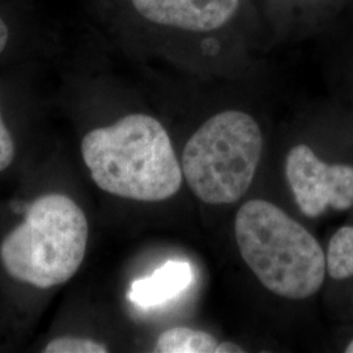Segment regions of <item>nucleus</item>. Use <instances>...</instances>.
Returning <instances> with one entry per match:
<instances>
[{"label": "nucleus", "mask_w": 353, "mask_h": 353, "mask_svg": "<svg viewBox=\"0 0 353 353\" xmlns=\"http://www.w3.org/2000/svg\"><path fill=\"white\" fill-rule=\"evenodd\" d=\"M328 276L334 280L353 278V225L339 228L328 242Z\"/></svg>", "instance_id": "nucleus-9"}, {"label": "nucleus", "mask_w": 353, "mask_h": 353, "mask_svg": "<svg viewBox=\"0 0 353 353\" xmlns=\"http://www.w3.org/2000/svg\"><path fill=\"white\" fill-rule=\"evenodd\" d=\"M14 157V144L12 137L4 125L1 112H0V172L6 170L10 165L12 164Z\"/></svg>", "instance_id": "nucleus-11"}, {"label": "nucleus", "mask_w": 353, "mask_h": 353, "mask_svg": "<svg viewBox=\"0 0 353 353\" xmlns=\"http://www.w3.org/2000/svg\"><path fill=\"white\" fill-rule=\"evenodd\" d=\"M243 348L232 343V341H224V343H220L217 344L216 347V351L214 353H243Z\"/></svg>", "instance_id": "nucleus-12"}, {"label": "nucleus", "mask_w": 353, "mask_h": 353, "mask_svg": "<svg viewBox=\"0 0 353 353\" xmlns=\"http://www.w3.org/2000/svg\"><path fill=\"white\" fill-rule=\"evenodd\" d=\"M88 221L83 210L62 194L39 196L26 220L0 245V259L13 279L41 290L72 278L84 261Z\"/></svg>", "instance_id": "nucleus-3"}, {"label": "nucleus", "mask_w": 353, "mask_h": 353, "mask_svg": "<svg viewBox=\"0 0 353 353\" xmlns=\"http://www.w3.org/2000/svg\"><path fill=\"white\" fill-rule=\"evenodd\" d=\"M344 352L347 353H353V339L350 341L348 344H347V347H345V350H344Z\"/></svg>", "instance_id": "nucleus-14"}, {"label": "nucleus", "mask_w": 353, "mask_h": 353, "mask_svg": "<svg viewBox=\"0 0 353 353\" xmlns=\"http://www.w3.org/2000/svg\"><path fill=\"white\" fill-rule=\"evenodd\" d=\"M234 233L242 259L274 294L305 300L322 288L326 252L306 228L274 203L254 199L242 204Z\"/></svg>", "instance_id": "nucleus-2"}, {"label": "nucleus", "mask_w": 353, "mask_h": 353, "mask_svg": "<svg viewBox=\"0 0 353 353\" xmlns=\"http://www.w3.org/2000/svg\"><path fill=\"white\" fill-rule=\"evenodd\" d=\"M108 351V347L99 341L71 336L57 338L43 350L45 353H106Z\"/></svg>", "instance_id": "nucleus-10"}, {"label": "nucleus", "mask_w": 353, "mask_h": 353, "mask_svg": "<svg viewBox=\"0 0 353 353\" xmlns=\"http://www.w3.org/2000/svg\"><path fill=\"white\" fill-rule=\"evenodd\" d=\"M148 21L190 32H211L225 26L240 0H132Z\"/></svg>", "instance_id": "nucleus-6"}, {"label": "nucleus", "mask_w": 353, "mask_h": 353, "mask_svg": "<svg viewBox=\"0 0 353 353\" xmlns=\"http://www.w3.org/2000/svg\"><path fill=\"white\" fill-rule=\"evenodd\" d=\"M192 267L186 262L170 261L159 267L151 276L135 280L128 297L140 307H153L176 297L191 284Z\"/></svg>", "instance_id": "nucleus-7"}, {"label": "nucleus", "mask_w": 353, "mask_h": 353, "mask_svg": "<svg viewBox=\"0 0 353 353\" xmlns=\"http://www.w3.org/2000/svg\"><path fill=\"white\" fill-rule=\"evenodd\" d=\"M262 151V131L252 115L225 110L207 119L188 140L182 173L202 202H239L252 186Z\"/></svg>", "instance_id": "nucleus-4"}, {"label": "nucleus", "mask_w": 353, "mask_h": 353, "mask_svg": "<svg viewBox=\"0 0 353 353\" xmlns=\"http://www.w3.org/2000/svg\"><path fill=\"white\" fill-rule=\"evenodd\" d=\"M81 154L94 183L123 199L161 202L182 186V166L166 130L145 114L92 130L81 141Z\"/></svg>", "instance_id": "nucleus-1"}, {"label": "nucleus", "mask_w": 353, "mask_h": 353, "mask_svg": "<svg viewBox=\"0 0 353 353\" xmlns=\"http://www.w3.org/2000/svg\"><path fill=\"white\" fill-rule=\"evenodd\" d=\"M8 36H10L8 28L6 26V23L3 21V19L0 17V54L3 52V50H4L6 46H7Z\"/></svg>", "instance_id": "nucleus-13"}, {"label": "nucleus", "mask_w": 353, "mask_h": 353, "mask_svg": "<svg viewBox=\"0 0 353 353\" xmlns=\"http://www.w3.org/2000/svg\"><path fill=\"white\" fill-rule=\"evenodd\" d=\"M217 341L211 334L190 327H173L164 331L156 341L154 351L160 353H214Z\"/></svg>", "instance_id": "nucleus-8"}, {"label": "nucleus", "mask_w": 353, "mask_h": 353, "mask_svg": "<svg viewBox=\"0 0 353 353\" xmlns=\"http://www.w3.org/2000/svg\"><path fill=\"white\" fill-rule=\"evenodd\" d=\"M285 176L305 216L318 217L328 208L353 207V165L328 164L306 144L293 147L285 159Z\"/></svg>", "instance_id": "nucleus-5"}]
</instances>
